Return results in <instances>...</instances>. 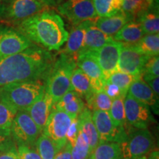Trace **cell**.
<instances>
[{"instance_id": "6da1fadb", "label": "cell", "mask_w": 159, "mask_h": 159, "mask_svg": "<svg viewBox=\"0 0 159 159\" xmlns=\"http://www.w3.org/2000/svg\"><path fill=\"white\" fill-rule=\"evenodd\" d=\"M55 60L50 52L35 44L0 58V88L27 81H46Z\"/></svg>"}, {"instance_id": "7a4b0ae2", "label": "cell", "mask_w": 159, "mask_h": 159, "mask_svg": "<svg viewBox=\"0 0 159 159\" xmlns=\"http://www.w3.org/2000/svg\"><path fill=\"white\" fill-rule=\"evenodd\" d=\"M14 28L32 43L47 51L59 50L69 35L62 18L49 10L24 20Z\"/></svg>"}, {"instance_id": "3957f363", "label": "cell", "mask_w": 159, "mask_h": 159, "mask_svg": "<svg viewBox=\"0 0 159 159\" xmlns=\"http://www.w3.org/2000/svg\"><path fill=\"white\" fill-rule=\"evenodd\" d=\"M76 68V58L71 55L61 53L55 60L45 81V91L52 98L54 105L63 95L72 91L71 77Z\"/></svg>"}, {"instance_id": "277c9868", "label": "cell", "mask_w": 159, "mask_h": 159, "mask_svg": "<svg viewBox=\"0 0 159 159\" xmlns=\"http://www.w3.org/2000/svg\"><path fill=\"white\" fill-rule=\"evenodd\" d=\"M45 92V81L35 80L13 83L0 88V101L17 111H25Z\"/></svg>"}, {"instance_id": "5b68a950", "label": "cell", "mask_w": 159, "mask_h": 159, "mask_svg": "<svg viewBox=\"0 0 159 159\" xmlns=\"http://www.w3.org/2000/svg\"><path fill=\"white\" fill-rule=\"evenodd\" d=\"M127 138L119 144L120 159H137L146 156L155 146V139L148 129H136L126 124Z\"/></svg>"}, {"instance_id": "8992f818", "label": "cell", "mask_w": 159, "mask_h": 159, "mask_svg": "<svg viewBox=\"0 0 159 159\" xmlns=\"http://www.w3.org/2000/svg\"><path fill=\"white\" fill-rule=\"evenodd\" d=\"M11 133L17 144L35 147L40 135L42 134L37 125L26 111H19L12 122Z\"/></svg>"}, {"instance_id": "52a82bcc", "label": "cell", "mask_w": 159, "mask_h": 159, "mask_svg": "<svg viewBox=\"0 0 159 159\" xmlns=\"http://www.w3.org/2000/svg\"><path fill=\"white\" fill-rule=\"evenodd\" d=\"M48 9L36 0H11L0 21L6 23V25L14 27L24 20Z\"/></svg>"}, {"instance_id": "ba28073f", "label": "cell", "mask_w": 159, "mask_h": 159, "mask_svg": "<svg viewBox=\"0 0 159 159\" xmlns=\"http://www.w3.org/2000/svg\"><path fill=\"white\" fill-rule=\"evenodd\" d=\"M57 11L74 27L85 21H97L99 19L93 0H67L57 6Z\"/></svg>"}, {"instance_id": "9c48e42d", "label": "cell", "mask_w": 159, "mask_h": 159, "mask_svg": "<svg viewBox=\"0 0 159 159\" xmlns=\"http://www.w3.org/2000/svg\"><path fill=\"white\" fill-rule=\"evenodd\" d=\"M126 124L136 129H148L156 122L148 105L139 102L127 94L124 100Z\"/></svg>"}, {"instance_id": "30bf717a", "label": "cell", "mask_w": 159, "mask_h": 159, "mask_svg": "<svg viewBox=\"0 0 159 159\" xmlns=\"http://www.w3.org/2000/svg\"><path fill=\"white\" fill-rule=\"evenodd\" d=\"M33 45L14 27L0 25V58L18 54Z\"/></svg>"}, {"instance_id": "8fae6325", "label": "cell", "mask_w": 159, "mask_h": 159, "mask_svg": "<svg viewBox=\"0 0 159 159\" xmlns=\"http://www.w3.org/2000/svg\"><path fill=\"white\" fill-rule=\"evenodd\" d=\"M92 119L99 137V143L114 142L120 144L127 138L125 127L118 128L111 120L108 112L92 111Z\"/></svg>"}, {"instance_id": "7c38bea8", "label": "cell", "mask_w": 159, "mask_h": 159, "mask_svg": "<svg viewBox=\"0 0 159 159\" xmlns=\"http://www.w3.org/2000/svg\"><path fill=\"white\" fill-rule=\"evenodd\" d=\"M72 120L68 114L53 107L42 134L48 136L61 149L67 142L66 136Z\"/></svg>"}, {"instance_id": "4fadbf2b", "label": "cell", "mask_w": 159, "mask_h": 159, "mask_svg": "<svg viewBox=\"0 0 159 159\" xmlns=\"http://www.w3.org/2000/svg\"><path fill=\"white\" fill-rule=\"evenodd\" d=\"M134 46L123 45L119 54L117 71L132 75H142L143 68L149 59Z\"/></svg>"}, {"instance_id": "5bb4252c", "label": "cell", "mask_w": 159, "mask_h": 159, "mask_svg": "<svg viewBox=\"0 0 159 159\" xmlns=\"http://www.w3.org/2000/svg\"><path fill=\"white\" fill-rule=\"evenodd\" d=\"M76 64L77 68L89 77L93 91L102 90L105 80L97 61L96 52L79 54L76 57Z\"/></svg>"}, {"instance_id": "9a60e30c", "label": "cell", "mask_w": 159, "mask_h": 159, "mask_svg": "<svg viewBox=\"0 0 159 159\" xmlns=\"http://www.w3.org/2000/svg\"><path fill=\"white\" fill-rule=\"evenodd\" d=\"M122 47V44L120 42L113 40L96 51L97 61L105 81L111 75L117 71Z\"/></svg>"}, {"instance_id": "2e32d148", "label": "cell", "mask_w": 159, "mask_h": 159, "mask_svg": "<svg viewBox=\"0 0 159 159\" xmlns=\"http://www.w3.org/2000/svg\"><path fill=\"white\" fill-rule=\"evenodd\" d=\"M128 94L136 100L148 105L155 114L158 115L159 97L156 96L152 89L143 80L142 75L130 85Z\"/></svg>"}, {"instance_id": "e0dca14e", "label": "cell", "mask_w": 159, "mask_h": 159, "mask_svg": "<svg viewBox=\"0 0 159 159\" xmlns=\"http://www.w3.org/2000/svg\"><path fill=\"white\" fill-rule=\"evenodd\" d=\"M53 105L54 102L52 98L45 91L41 98L25 110L42 132L52 110Z\"/></svg>"}, {"instance_id": "ac0fdd59", "label": "cell", "mask_w": 159, "mask_h": 159, "mask_svg": "<svg viewBox=\"0 0 159 159\" xmlns=\"http://www.w3.org/2000/svg\"><path fill=\"white\" fill-rule=\"evenodd\" d=\"M94 21H87L75 26L69 33L68 39L66 41V43L61 51V53L71 55L76 58L77 54L83 47L85 32L89 26Z\"/></svg>"}, {"instance_id": "d6986e66", "label": "cell", "mask_w": 159, "mask_h": 159, "mask_svg": "<svg viewBox=\"0 0 159 159\" xmlns=\"http://www.w3.org/2000/svg\"><path fill=\"white\" fill-rule=\"evenodd\" d=\"M113 40L112 37L105 34L97 28L94 21L89 26L85 32L83 47L77 55L87 52H96Z\"/></svg>"}, {"instance_id": "ffe728a7", "label": "cell", "mask_w": 159, "mask_h": 159, "mask_svg": "<svg viewBox=\"0 0 159 159\" xmlns=\"http://www.w3.org/2000/svg\"><path fill=\"white\" fill-rule=\"evenodd\" d=\"M134 20L130 15L121 11L109 17L99 18L95 21V26L105 34L113 37L129 21Z\"/></svg>"}, {"instance_id": "44dd1931", "label": "cell", "mask_w": 159, "mask_h": 159, "mask_svg": "<svg viewBox=\"0 0 159 159\" xmlns=\"http://www.w3.org/2000/svg\"><path fill=\"white\" fill-rule=\"evenodd\" d=\"M85 106L84 101L74 91L67 92L53 105L55 108L63 111L72 119L78 117Z\"/></svg>"}, {"instance_id": "7402d4cb", "label": "cell", "mask_w": 159, "mask_h": 159, "mask_svg": "<svg viewBox=\"0 0 159 159\" xmlns=\"http://www.w3.org/2000/svg\"><path fill=\"white\" fill-rule=\"evenodd\" d=\"M79 122V128L87 137L89 142L90 153L99 144V137L92 119V111L85 106L82 112L77 117ZM90 155V154H89Z\"/></svg>"}, {"instance_id": "603a6c76", "label": "cell", "mask_w": 159, "mask_h": 159, "mask_svg": "<svg viewBox=\"0 0 159 159\" xmlns=\"http://www.w3.org/2000/svg\"><path fill=\"white\" fill-rule=\"evenodd\" d=\"M144 35L140 24L134 19L127 23L112 38L114 41L123 45L134 46L141 41Z\"/></svg>"}, {"instance_id": "cb8c5ba5", "label": "cell", "mask_w": 159, "mask_h": 159, "mask_svg": "<svg viewBox=\"0 0 159 159\" xmlns=\"http://www.w3.org/2000/svg\"><path fill=\"white\" fill-rule=\"evenodd\" d=\"M135 20L140 24L145 35L156 34L159 32L158 5H154L148 11L141 13Z\"/></svg>"}, {"instance_id": "d4e9b609", "label": "cell", "mask_w": 159, "mask_h": 159, "mask_svg": "<svg viewBox=\"0 0 159 159\" xmlns=\"http://www.w3.org/2000/svg\"><path fill=\"white\" fill-rule=\"evenodd\" d=\"M85 100L86 102V107L91 111H102L109 112L112 104V99L103 90L92 91L91 94L86 97Z\"/></svg>"}, {"instance_id": "484cf974", "label": "cell", "mask_w": 159, "mask_h": 159, "mask_svg": "<svg viewBox=\"0 0 159 159\" xmlns=\"http://www.w3.org/2000/svg\"><path fill=\"white\" fill-rule=\"evenodd\" d=\"M71 85L72 91L82 99L86 98L93 91L89 77L77 67L71 75Z\"/></svg>"}, {"instance_id": "4316f807", "label": "cell", "mask_w": 159, "mask_h": 159, "mask_svg": "<svg viewBox=\"0 0 159 159\" xmlns=\"http://www.w3.org/2000/svg\"><path fill=\"white\" fill-rule=\"evenodd\" d=\"M88 159H120L119 145L114 142L99 143Z\"/></svg>"}, {"instance_id": "83f0119b", "label": "cell", "mask_w": 159, "mask_h": 159, "mask_svg": "<svg viewBox=\"0 0 159 159\" xmlns=\"http://www.w3.org/2000/svg\"><path fill=\"white\" fill-rule=\"evenodd\" d=\"M156 5H158V0H123L122 11L135 19Z\"/></svg>"}, {"instance_id": "f1b7e54d", "label": "cell", "mask_w": 159, "mask_h": 159, "mask_svg": "<svg viewBox=\"0 0 159 159\" xmlns=\"http://www.w3.org/2000/svg\"><path fill=\"white\" fill-rule=\"evenodd\" d=\"M99 18L109 17L122 11L123 0H93Z\"/></svg>"}, {"instance_id": "f546056e", "label": "cell", "mask_w": 159, "mask_h": 159, "mask_svg": "<svg viewBox=\"0 0 159 159\" xmlns=\"http://www.w3.org/2000/svg\"><path fill=\"white\" fill-rule=\"evenodd\" d=\"M134 47L137 50L146 56H158L159 54V34L144 35Z\"/></svg>"}, {"instance_id": "4dcf8cb0", "label": "cell", "mask_w": 159, "mask_h": 159, "mask_svg": "<svg viewBox=\"0 0 159 159\" xmlns=\"http://www.w3.org/2000/svg\"><path fill=\"white\" fill-rule=\"evenodd\" d=\"M35 148L41 159H54L55 155L61 150L59 147L43 134H41L35 144Z\"/></svg>"}, {"instance_id": "1f68e13d", "label": "cell", "mask_w": 159, "mask_h": 159, "mask_svg": "<svg viewBox=\"0 0 159 159\" xmlns=\"http://www.w3.org/2000/svg\"><path fill=\"white\" fill-rule=\"evenodd\" d=\"M125 96L126 95H122L113 99L111 109L108 112L113 123L118 128H122L126 125L124 106Z\"/></svg>"}, {"instance_id": "d6a6232c", "label": "cell", "mask_w": 159, "mask_h": 159, "mask_svg": "<svg viewBox=\"0 0 159 159\" xmlns=\"http://www.w3.org/2000/svg\"><path fill=\"white\" fill-rule=\"evenodd\" d=\"M140 76L141 75L136 76V75L126 74V73H123L121 72V71H117L116 72H114V74L111 75L106 81L116 85V86H118L120 89V90L124 94H127L130 85Z\"/></svg>"}, {"instance_id": "836d02e7", "label": "cell", "mask_w": 159, "mask_h": 159, "mask_svg": "<svg viewBox=\"0 0 159 159\" xmlns=\"http://www.w3.org/2000/svg\"><path fill=\"white\" fill-rule=\"evenodd\" d=\"M89 154L88 139L79 128L76 142L71 148V158L72 159H88Z\"/></svg>"}, {"instance_id": "e575fe53", "label": "cell", "mask_w": 159, "mask_h": 159, "mask_svg": "<svg viewBox=\"0 0 159 159\" xmlns=\"http://www.w3.org/2000/svg\"><path fill=\"white\" fill-rule=\"evenodd\" d=\"M17 112L11 105L0 101V128H11Z\"/></svg>"}, {"instance_id": "d590c367", "label": "cell", "mask_w": 159, "mask_h": 159, "mask_svg": "<svg viewBox=\"0 0 159 159\" xmlns=\"http://www.w3.org/2000/svg\"><path fill=\"white\" fill-rule=\"evenodd\" d=\"M16 148V143L12 137L11 129L0 128V152Z\"/></svg>"}, {"instance_id": "8d00e7d4", "label": "cell", "mask_w": 159, "mask_h": 159, "mask_svg": "<svg viewBox=\"0 0 159 159\" xmlns=\"http://www.w3.org/2000/svg\"><path fill=\"white\" fill-rule=\"evenodd\" d=\"M16 148L20 159H41L35 147L17 144Z\"/></svg>"}, {"instance_id": "74e56055", "label": "cell", "mask_w": 159, "mask_h": 159, "mask_svg": "<svg viewBox=\"0 0 159 159\" xmlns=\"http://www.w3.org/2000/svg\"><path fill=\"white\" fill-rule=\"evenodd\" d=\"M142 75L159 76V57H150L144 66Z\"/></svg>"}, {"instance_id": "f35d334b", "label": "cell", "mask_w": 159, "mask_h": 159, "mask_svg": "<svg viewBox=\"0 0 159 159\" xmlns=\"http://www.w3.org/2000/svg\"><path fill=\"white\" fill-rule=\"evenodd\" d=\"M79 133V122L77 118L74 119L71 121V123L69 126V128L67 130L66 136V139L67 142H69L71 144V148L74 146L75 142H76L77 136H78Z\"/></svg>"}, {"instance_id": "ab89813d", "label": "cell", "mask_w": 159, "mask_h": 159, "mask_svg": "<svg viewBox=\"0 0 159 159\" xmlns=\"http://www.w3.org/2000/svg\"><path fill=\"white\" fill-rule=\"evenodd\" d=\"M102 90L105 91V94L108 95L112 100L117 98V97L122 96V95H127L124 94L118 86L113 84V83L108 82V81H105V82L104 85H103Z\"/></svg>"}, {"instance_id": "60d3db41", "label": "cell", "mask_w": 159, "mask_h": 159, "mask_svg": "<svg viewBox=\"0 0 159 159\" xmlns=\"http://www.w3.org/2000/svg\"><path fill=\"white\" fill-rule=\"evenodd\" d=\"M143 80L149 85V87L152 89L156 97H159V78L156 76H151V75H142Z\"/></svg>"}, {"instance_id": "b9f144b4", "label": "cell", "mask_w": 159, "mask_h": 159, "mask_svg": "<svg viewBox=\"0 0 159 159\" xmlns=\"http://www.w3.org/2000/svg\"><path fill=\"white\" fill-rule=\"evenodd\" d=\"M54 159H72L71 144L66 142V144L57 152Z\"/></svg>"}, {"instance_id": "7bdbcfd3", "label": "cell", "mask_w": 159, "mask_h": 159, "mask_svg": "<svg viewBox=\"0 0 159 159\" xmlns=\"http://www.w3.org/2000/svg\"><path fill=\"white\" fill-rule=\"evenodd\" d=\"M0 159H20L17 152V148L0 152Z\"/></svg>"}, {"instance_id": "ee69618b", "label": "cell", "mask_w": 159, "mask_h": 159, "mask_svg": "<svg viewBox=\"0 0 159 159\" xmlns=\"http://www.w3.org/2000/svg\"><path fill=\"white\" fill-rule=\"evenodd\" d=\"M36 1L49 8L50 7H55L61 3V0H36Z\"/></svg>"}, {"instance_id": "f6af8a7d", "label": "cell", "mask_w": 159, "mask_h": 159, "mask_svg": "<svg viewBox=\"0 0 159 159\" xmlns=\"http://www.w3.org/2000/svg\"><path fill=\"white\" fill-rule=\"evenodd\" d=\"M10 2H11L10 0H0V19L2 17L6 7Z\"/></svg>"}, {"instance_id": "bcb514c9", "label": "cell", "mask_w": 159, "mask_h": 159, "mask_svg": "<svg viewBox=\"0 0 159 159\" xmlns=\"http://www.w3.org/2000/svg\"><path fill=\"white\" fill-rule=\"evenodd\" d=\"M137 159H158V151L157 152L154 151V152H152V153L148 155V156L146 155V156L141 157V158Z\"/></svg>"}, {"instance_id": "7dc6e473", "label": "cell", "mask_w": 159, "mask_h": 159, "mask_svg": "<svg viewBox=\"0 0 159 159\" xmlns=\"http://www.w3.org/2000/svg\"><path fill=\"white\" fill-rule=\"evenodd\" d=\"M10 1H11V0H10Z\"/></svg>"}]
</instances>
